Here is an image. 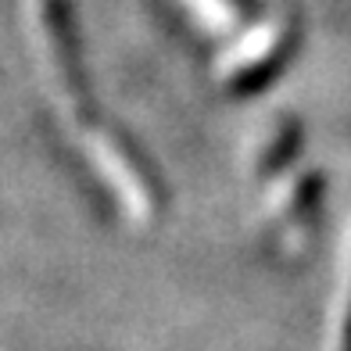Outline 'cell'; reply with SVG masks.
Returning a JSON list of instances; mask_svg holds the SVG:
<instances>
[{
  "mask_svg": "<svg viewBox=\"0 0 351 351\" xmlns=\"http://www.w3.org/2000/svg\"><path fill=\"white\" fill-rule=\"evenodd\" d=\"M287 51V25L283 22H265L258 29H251L244 43L230 47L219 58V75L230 86H244V79H262L276 69V61Z\"/></svg>",
  "mask_w": 351,
  "mask_h": 351,
  "instance_id": "obj_1",
  "label": "cell"
},
{
  "mask_svg": "<svg viewBox=\"0 0 351 351\" xmlns=\"http://www.w3.org/2000/svg\"><path fill=\"white\" fill-rule=\"evenodd\" d=\"M186 4L208 33H226L230 25H237V0H186Z\"/></svg>",
  "mask_w": 351,
  "mask_h": 351,
  "instance_id": "obj_2",
  "label": "cell"
}]
</instances>
